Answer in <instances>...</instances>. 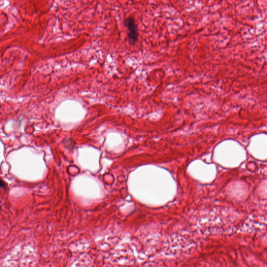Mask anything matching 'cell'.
<instances>
[{"label": "cell", "instance_id": "cell-1", "mask_svg": "<svg viewBox=\"0 0 267 267\" xmlns=\"http://www.w3.org/2000/svg\"><path fill=\"white\" fill-rule=\"evenodd\" d=\"M125 26L128 30V40L131 44H134L138 39V28L133 17H128L124 21Z\"/></svg>", "mask_w": 267, "mask_h": 267}, {"label": "cell", "instance_id": "cell-2", "mask_svg": "<svg viewBox=\"0 0 267 267\" xmlns=\"http://www.w3.org/2000/svg\"><path fill=\"white\" fill-rule=\"evenodd\" d=\"M0 186L2 187H4L5 186V184L1 179H0Z\"/></svg>", "mask_w": 267, "mask_h": 267}]
</instances>
